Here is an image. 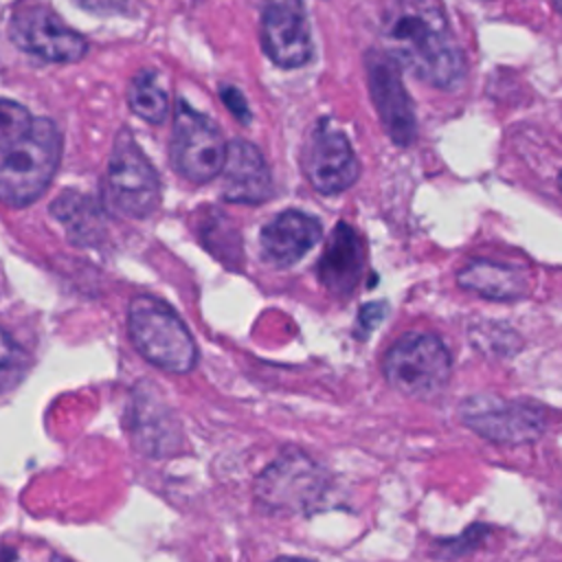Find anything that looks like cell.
Here are the masks:
<instances>
[{
	"label": "cell",
	"mask_w": 562,
	"mask_h": 562,
	"mask_svg": "<svg viewBox=\"0 0 562 562\" xmlns=\"http://www.w3.org/2000/svg\"><path fill=\"white\" fill-rule=\"evenodd\" d=\"M367 257L360 235L347 224L338 222L325 241V250L318 259V281L331 294L347 299L353 294L364 277Z\"/></svg>",
	"instance_id": "cell-14"
},
{
	"label": "cell",
	"mask_w": 562,
	"mask_h": 562,
	"mask_svg": "<svg viewBox=\"0 0 562 562\" xmlns=\"http://www.w3.org/2000/svg\"><path fill=\"white\" fill-rule=\"evenodd\" d=\"M127 334L136 351L167 373H189L198 362V347L182 318L149 294L132 299Z\"/></svg>",
	"instance_id": "cell-3"
},
{
	"label": "cell",
	"mask_w": 562,
	"mask_h": 562,
	"mask_svg": "<svg viewBox=\"0 0 562 562\" xmlns=\"http://www.w3.org/2000/svg\"><path fill=\"white\" fill-rule=\"evenodd\" d=\"M369 94L389 138L397 145H411L417 136L413 101L404 88L402 70L395 57L384 48H371L364 57Z\"/></svg>",
	"instance_id": "cell-10"
},
{
	"label": "cell",
	"mask_w": 562,
	"mask_h": 562,
	"mask_svg": "<svg viewBox=\"0 0 562 562\" xmlns=\"http://www.w3.org/2000/svg\"><path fill=\"white\" fill-rule=\"evenodd\" d=\"M222 195L235 204H261L272 195V176L261 151L244 140L235 138L226 145V158L222 167Z\"/></svg>",
	"instance_id": "cell-13"
},
{
	"label": "cell",
	"mask_w": 562,
	"mask_h": 562,
	"mask_svg": "<svg viewBox=\"0 0 562 562\" xmlns=\"http://www.w3.org/2000/svg\"><path fill=\"white\" fill-rule=\"evenodd\" d=\"M171 165L191 182H209L220 176L226 158V140L217 125L193 110L187 101H178L171 132Z\"/></svg>",
	"instance_id": "cell-8"
},
{
	"label": "cell",
	"mask_w": 562,
	"mask_h": 562,
	"mask_svg": "<svg viewBox=\"0 0 562 562\" xmlns=\"http://www.w3.org/2000/svg\"><path fill=\"white\" fill-rule=\"evenodd\" d=\"M272 562H312V560H305V558H277Z\"/></svg>",
	"instance_id": "cell-23"
},
{
	"label": "cell",
	"mask_w": 562,
	"mask_h": 562,
	"mask_svg": "<svg viewBox=\"0 0 562 562\" xmlns=\"http://www.w3.org/2000/svg\"><path fill=\"white\" fill-rule=\"evenodd\" d=\"M384 314H386V303H367V305H362L360 312H358V318H356V325H358L356 334L360 338H367L375 329V325L384 318Z\"/></svg>",
	"instance_id": "cell-22"
},
{
	"label": "cell",
	"mask_w": 562,
	"mask_h": 562,
	"mask_svg": "<svg viewBox=\"0 0 562 562\" xmlns=\"http://www.w3.org/2000/svg\"><path fill=\"white\" fill-rule=\"evenodd\" d=\"M551 4H553V9L562 15V0H551Z\"/></svg>",
	"instance_id": "cell-24"
},
{
	"label": "cell",
	"mask_w": 562,
	"mask_h": 562,
	"mask_svg": "<svg viewBox=\"0 0 562 562\" xmlns=\"http://www.w3.org/2000/svg\"><path fill=\"white\" fill-rule=\"evenodd\" d=\"M9 35L18 48L44 61L70 64L88 53V42L44 4L20 7L9 22Z\"/></svg>",
	"instance_id": "cell-9"
},
{
	"label": "cell",
	"mask_w": 562,
	"mask_h": 562,
	"mask_svg": "<svg viewBox=\"0 0 562 562\" xmlns=\"http://www.w3.org/2000/svg\"><path fill=\"white\" fill-rule=\"evenodd\" d=\"M459 419L485 441L522 446L536 441L547 426L540 406L527 400H507L494 393H476L459 404Z\"/></svg>",
	"instance_id": "cell-7"
},
{
	"label": "cell",
	"mask_w": 562,
	"mask_h": 562,
	"mask_svg": "<svg viewBox=\"0 0 562 562\" xmlns=\"http://www.w3.org/2000/svg\"><path fill=\"white\" fill-rule=\"evenodd\" d=\"M323 237V226L316 217L288 209L274 215L261 228L263 259L274 268H290L301 261Z\"/></svg>",
	"instance_id": "cell-15"
},
{
	"label": "cell",
	"mask_w": 562,
	"mask_h": 562,
	"mask_svg": "<svg viewBox=\"0 0 562 562\" xmlns=\"http://www.w3.org/2000/svg\"><path fill=\"white\" fill-rule=\"evenodd\" d=\"M220 97H222L224 105L231 110V114H233L239 123H244V125L250 123L252 114H250L248 101H246V97L241 94V90H237L235 86H222V88H220Z\"/></svg>",
	"instance_id": "cell-21"
},
{
	"label": "cell",
	"mask_w": 562,
	"mask_h": 562,
	"mask_svg": "<svg viewBox=\"0 0 562 562\" xmlns=\"http://www.w3.org/2000/svg\"><path fill=\"white\" fill-rule=\"evenodd\" d=\"M303 171L323 195L340 193L358 180L360 165L351 143L331 121L323 119L312 130L303 151Z\"/></svg>",
	"instance_id": "cell-11"
},
{
	"label": "cell",
	"mask_w": 562,
	"mask_h": 562,
	"mask_svg": "<svg viewBox=\"0 0 562 562\" xmlns=\"http://www.w3.org/2000/svg\"><path fill=\"white\" fill-rule=\"evenodd\" d=\"M61 158V134L50 119H35L31 132L0 151V202L29 206L48 189Z\"/></svg>",
	"instance_id": "cell-2"
},
{
	"label": "cell",
	"mask_w": 562,
	"mask_h": 562,
	"mask_svg": "<svg viewBox=\"0 0 562 562\" xmlns=\"http://www.w3.org/2000/svg\"><path fill=\"white\" fill-rule=\"evenodd\" d=\"M386 50L422 81L452 90L463 81V50L437 0H393L382 18Z\"/></svg>",
	"instance_id": "cell-1"
},
{
	"label": "cell",
	"mask_w": 562,
	"mask_h": 562,
	"mask_svg": "<svg viewBox=\"0 0 562 562\" xmlns=\"http://www.w3.org/2000/svg\"><path fill=\"white\" fill-rule=\"evenodd\" d=\"M558 187H560V191H562V171L558 173Z\"/></svg>",
	"instance_id": "cell-25"
},
{
	"label": "cell",
	"mask_w": 562,
	"mask_h": 562,
	"mask_svg": "<svg viewBox=\"0 0 562 562\" xmlns=\"http://www.w3.org/2000/svg\"><path fill=\"white\" fill-rule=\"evenodd\" d=\"M127 105L136 116L147 123L158 125L165 121L169 112V97L154 70L145 68L132 77L127 86Z\"/></svg>",
	"instance_id": "cell-18"
},
{
	"label": "cell",
	"mask_w": 562,
	"mask_h": 562,
	"mask_svg": "<svg viewBox=\"0 0 562 562\" xmlns=\"http://www.w3.org/2000/svg\"><path fill=\"white\" fill-rule=\"evenodd\" d=\"M33 121L35 119L22 103L13 99H0V151L22 140L31 132Z\"/></svg>",
	"instance_id": "cell-20"
},
{
	"label": "cell",
	"mask_w": 562,
	"mask_h": 562,
	"mask_svg": "<svg viewBox=\"0 0 562 562\" xmlns=\"http://www.w3.org/2000/svg\"><path fill=\"white\" fill-rule=\"evenodd\" d=\"M31 367L29 353L0 327V395L18 386Z\"/></svg>",
	"instance_id": "cell-19"
},
{
	"label": "cell",
	"mask_w": 562,
	"mask_h": 562,
	"mask_svg": "<svg viewBox=\"0 0 562 562\" xmlns=\"http://www.w3.org/2000/svg\"><path fill=\"white\" fill-rule=\"evenodd\" d=\"M103 193L112 211L134 220L151 215L160 202L158 173L125 127L114 140Z\"/></svg>",
	"instance_id": "cell-6"
},
{
	"label": "cell",
	"mask_w": 562,
	"mask_h": 562,
	"mask_svg": "<svg viewBox=\"0 0 562 562\" xmlns=\"http://www.w3.org/2000/svg\"><path fill=\"white\" fill-rule=\"evenodd\" d=\"M252 492L268 512H312L327 492V474L307 452L285 448L257 474Z\"/></svg>",
	"instance_id": "cell-5"
},
{
	"label": "cell",
	"mask_w": 562,
	"mask_h": 562,
	"mask_svg": "<svg viewBox=\"0 0 562 562\" xmlns=\"http://www.w3.org/2000/svg\"><path fill=\"white\" fill-rule=\"evenodd\" d=\"M261 46L281 68H299L312 57V37L301 0H268L261 15Z\"/></svg>",
	"instance_id": "cell-12"
},
{
	"label": "cell",
	"mask_w": 562,
	"mask_h": 562,
	"mask_svg": "<svg viewBox=\"0 0 562 562\" xmlns=\"http://www.w3.org/2000/svg\"><path fill=\"white\" fill-rule=\"evenodd\" d=\"M386 382L417 400L437 397L452 373L450 351L435 334L408 331L400 336L382 360Z\"/></svg>",
	"instance_id": "cell-4"
},
{
	"label": "cell",
	"mask_w": 562,
	"mask_h": 562,
	"mask_svg": "<svg viewBox=\"0 0 562 562\" xmlns=\"http://www.w3.org/2000/svg\"><path fill=\"white\" fill-rule=\"evenodd\" d=\"M457 283L490 301H518L527 294V277L520 268L490 261V259H474L465 263L457 272Z\"/></svg>",
	"instance_id": "cell-16"
},
{
	"label": "cell",
	"mask_w": 562,
	"mask_h": 562,
	"mask_svg": "<svg viewBox=\"0 0 562 562\" xmlns=\"http://www.w3.org/2000/svg\"><path fill=\"white\" fill-rule=\"evenodd\" d=\"M50 213L68 228V237L75 244H94L103 233V215L99 204L77 191H64L50 204Z\"/></svg>",
	"instance_id": "cell-17"
}]
</instances>
